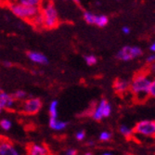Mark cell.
I'll return each mask as SVG.
<instances>
[{"mask_svg": "<svg viewBox=\"0 0 155 155\" xmlns=\"http://www.w3.org/2000/svg\"><path fill=\"white\" fill-rule=\"evenodd\" d=\"M27 57L32 62L41 65H48L49 61L46 55L37 51H29L27 53Z\"/></svg>", "mask_w": 155, "mask_h": 155, "instance_id": "11", "label": "cell"}, {"mask_svg": "<svg viewBox=\"0 0 155 155\" xmlns=\"http://www.w3.org/2000/svg\"><path fill=\"white\" fill-rule=\"evenodd\" d=\"M65 155H77V150L75 149H68L66 151H65Z\"/></svg>", "mask_w": 155, "mask_h": 155, "instance_id": "25", "label": "cell"}, {"mask_svg": "<svg viewBox=\"0 0 155 155\" xmlns=\"http://www.w3.org/2000/svg\"><path fill=\"white\" fill-rule=\"evenodd\" d=\"M83 155H94V154L91 153V152H86V153H84Z\"/></svg>", "mask_w": 155, "mask_h": 155, "instance_id": "33", "label": "cell"}, {"mask_svg": "<svg viewBox=\"0 0 155 155\" xmlns=\"http://www.w3.org/2000/svg\"><path fill=\"white\" fill-rule=\"evenodd\" d=\"M88 145H89V146H93V145H94V142L92 141V140H90V141L88 142Z\"/></svg>", "mask_w": 155, "mask_h": 155, "instance_id": "32", "label": "cell"}, {"mask_svg": "<svg viewBox=\"0 0 155 155\" xmlns=\"http://www.w3.org/2000/svg\"><path fill=\"white\" fill-rule=\"evenodd\" d=\"M101 155H114V154H111V153H110V152H105V153H103V154H101Z\"/></svg>", "mask_w": 155, "mask_h": 155, "instance_id": "34", "label": "cell"}, {"mask_svg": "<svg viewBox=\"0 0 155 155\" xmlns=\"http://www.w3.org/2000/svg\"><path fill=\"white\" fill-rule=\"evenodd\" d=\"M151 84V80L147 74H136L130 83V89L132 93L140 98L146 97L149 95V90Z\"/></svg>", "mask_w": 155, "mask_h": 155, "instance_id": "1", "label": "cell"}, {"mask_svg": "<svg viewBox=\"0 0 155 155\" xmlns=\"http://www.w3.org/2000/svg\"><path fill=\"white\" fill-rule=\"evenodd\" d=\"M84 137H86V132H84V130H79L76 132L75 138L78 140V141H83V140L84 139Z\"/></svg>", "mask_w": 155, "mask_h": 155, "instance_id": "23", "label": "cell"}, {"mask_svg": "<svg viewBox=\"0 0 155 155\" xmlns=\"http://www.w3.org/2000/svg\"><path fill=\"white\" fill-rule=\"evenodd\" d=\"M5 1H12V0H5Z\"/></svg>", "mask_w": 155, "mask_h": 155, "instance_id": "36", "label": "cell"}, {"mask_svg": "<svg viewBox=\"0 0 155 155\" xmlns=\"http://www.w3.org/2000/svg\"><path fill=\"white\" fill-rule=\"evenodd\" d=\"M0 127H1L5 131H8L12 127V122L9 119L4 118V119H2L1 121H0Z\"/></svg>", "mask_w": 155, "mask_h": 155, "instance_id": "19", "label": "cell"}, {"mask_svg": "<svg viewBox=\"0 0 155 155\" xmlns=\"http://www.w3.org/2000/svg\"><path fill=\"white\" fill-rule=\"evenodd\" d=\"M119 131H120V133H121L125 138H129V137H131L132 135H133V132H134L133 129H131V128L129 127V126L125 125V124H122V125L120 126Z\"/></svg>", "mask_w": 155, "mask_h": 155, "instance_id": "14", "label": "cell"}, {"mask_svg": "<svg viewBox=\"0 0 155 155\" xmlns=\"http://www.w3.org/2000/svg\"><path fill=\"white\" fill-rule=\"evenodd\" d=\"M155 61V54H152L150 56H149V57L147 58V62L149 63H152Z\"/></svg>", "mask_w": 155, "mask_h": 155, "instance_id": "26", "label": "cell"}, {"mask_svg": "<svg viewBox=\"0 0 155 155\" xmlns=\"http://www.w3.org/2000/svg\"><path fill=\"white\" fill-rule=\"evenodd\" d=\"M84 60L86 61V63L88 65V66H93L95 64H97V57H95L94 55H87V56H84Z\"/></svg>", "mask_w": 155, "mask_h": 155, "instance_id": "21", "label": "cell"}, {"mask_svg": "<svg viewBox=\"0 0 155 155\" xmlns=\"http://www.w3.org/2000/svg\"><path fill=\"white\" fill-rule=\"evenodd\" d=\"M2 110H3V109H2L1 107H0V114H1V111H2Z\"/></svg>", "mask_w": 155, "mask_h": 155, "instance_id": "35", "label": "cell"}, {"mask_svg": "<svg viewBox=\"0 0 155 155\" xmlns=\"http://www.w3.org/2000/svg\"><path fill=\"white\" fill-rule=\"evenodd\" d=\"M15 104V98L11 94H8L0 88V107L2 109H12Z\"/></svg>", "mask_w": 155, "mask_h": 155, "instance_id": "9", "label": "cell"}, {"mask_svg": "<svg viewBox=\"0 0 155 155\" xmlns=\"http://www.w3.org/2000/svg\"><path fill=\"white\" fill-rule=\"evenodd\" d=\"M27 155H49V150L44 145L32 144L27 150Z\"/></svg>", "mask_w": 155, "mask_h": 155, "instance_id": "12", "label": "cell"}, {"mask_svg": "<svg viewBox=\"0 0 155 155\" xmlns=\"http://www.w3.org/2000/svg\"><path fill=\"white\" fill-rule=\"evenodd\" d=\"M149 95L152 97H155V79L153 81H151L150 90H149Z\"/></svg>", "mask_w": 155, "mask_h": 155, "instance_id": "24", "label": "cell"}, {"mask_svg": "<svg viewBox=\"0 0 155 155\" xmlns=\"http://www.w3.org/2000/svg\"><path fill=\"white\" fill-rule=\"evenodd\" d=\"M114 87L117 93L123 94L130 88V83H129V81L125 80V79L118 78L114 81Z\"/></svg>", "mask_w": 155, "mask_h": 155, "instance_id": "13", "label": "cell"}, {"mask_svg": "<svg viewBox=\"0 0 155 155\" xmlns=\"http://www.w3.org/2000/svg\"><path fill=\"white\" fill-rule=\"evenodd\" d=\"M122 31H123V33H124V34H125V35L130 34V29H129V28H128L127 26L123 27V28H122Z\"/></svg>", "mask_w": 155, "mask_h": 155, "instance_id": "27", "label": "cell"}, {"mask_svg": "<svg viewBox=\"0 0 155 155\" xmlns=\"http://www.w3.org/2000/svg\"><path fill=\"white\" fill-rule=\"evenodd\" d=\"M9 9L14 15L22 20H32L40 12L39 7H26L18 2H11L9 4Z\"/></svg>", "mask_w": 155, "mask_h": 155, "instance_id": "3", "label": "cell"}, {"mask_svg": "<svg viewBox=\"0 0 155 155\" xmlns=\"http://www.w3.org/2000/svg\"><path fill=\"white\" fill-rule=\"evenodd\" d=\"M96 18L97 15L90 11H84V20L86 21L88 24H95L96 23Z\"/></svg>", "mask_w": 155, "mask_h": 155, "instance_id": "15", "label": "cell"}, {"mask_svg": "<svg viewBox=\"0 0 155 155\" xmlns=\"http://www.w3.org/2000/svg\"><path fill=\"white\" fill-rule=\"evenodd\" d=\"M65 1H68V0H65ZM70 1H73V2H74L76 4H79L80 3V0H70Z\"/></svg>", "mask_w": 155, "mask_h": 155, "instance_id": "31", "label": "cell"}, {"mask_svg": "<svg viewBox=\"0 0 155 155\" xmlns=\"http://www.w3.org/2000/svg\"><path fill=\"white\" fill-rule=\"evenodd\" d=\"M42 15L44 17V26L48 29H53L59 23L58 11L52 2H48L43 8Z\"/></svg>", "mask_w": 155, "mask_h": 155, "instance_id": "4", "label": "cell"}, {"mask_svg": "<svg viewBox=\"0 0 155 155\" xmlns=\"http://www.w3.org/2000/svg\"><path fill=\"white\" fill-rule=\"evenodd\" d=\"M12 97L15 98V101H23L27 97V93L23 90H17L12 94Z\"/></svg>", "mask_w": 155, "mask_h": 155, "instance_id": "20", "label": "cell"}, {"mask_svg": "<svg viewBox=\"0 0 155 155\" xmlns=\"http://www.w3.org/2000/svg\"><path fill=\"white\" fill-rule=\"evenodd\" d=\"M108 22H109V19L106 15H97L95 25L102 28L105 27L108 24Z\"/></svg>", "mask_w": 155, "mask_h": 155, "instance_id": "16", "label": "cell"}, {"mask_svg": "<svg viewBox=\"0 0 155 155\" xmlns=\"http://www.w3.org/2000/svg\"><path fill=\"white\" fill-rule=\"evenodd\" d=\"M58 106L59 101L57 100H53L48 108V114H49V120H48V125L52 130L55 131H62L65 128L68 127L69 122L61 121L59 119V111H58Z\"/></svg>", "mask_w": 155, "mask_h": 155, "instance_id": "2", "label": "cell"}, {"mask_svg": "<svg viewBox=\"0 0 155 155\" xmlns=\"http://www.w3.org/2000/svg\"><path fill=\"white\" fill-rule=\"evenodd\" d=\"M134 132L144 137H155V121L143 120V121L138 122L135 126Z\"/></svg>", "mask_w": 155, "mask_h": 155, "instance_id": "5", "label": "cell"}, {"mask_svg": "<svg viewBox=\"0 0 155 155\" xmlns=\"http://www.w3.org/2000/svg\"><path fill=\"white\" fill-rule=\"evenodd\" d=\"M142 55V50L138 47H129L126 46L122 48L116 54V58L120 61H131Z\"/></svg>", "mask_w": 155, "mask_h": 155, "instance_id": "6", "label": "cell"}, {"mask_svg": "<svg viewBox=\"0 0 155 155\" xmlns=\"http://www.w3.org/2000/svg\"><path fill=\"white\" fill-rule=\"evenodd\" d=\"M17 2L26 7H39L41 0H17Z\"/></svg>", "mask_w": 155, "mask_h": 155, "instance_id": "17", "label": "cell"}, {"mask_svg": "<svg viewBox=\"0 0 155 155\" xmlns=\"http://www.w3.org/2000/svg\"><path fill=\"white\" fill-rule=\"evenodd\" d=\"M150 51H153V52H155V42L152 44V45H150Z\"/></svg>", "mask_w": 155, "mask_h": 155, "instance_id": "30", "label": "cell"}, {"mask_svg": "<svg viewBox=\"0 0 155 155\" xmlns=\"http://www.w3.org/2000/svg\"><path fill=\"white\" fill-rule=\"evenodd\" d=\"M0 155H21L20 150L8 140L0 141Z\"/></svg>", "mask_w": 155, "mask_h": 155, "instance_id": "8", "label": "cell"}, {"mask_svg": "<svg viewBox=\"0 0 155 155\" xmlns=\"http://www.w3.org/2000/svg\"><path fill=\"white\" fill-rule=\"evenodd\" d=\"M125 155H129V154H125Z\"/></svg>", "mask_w": 155, "mask_h": 155, "instance_id": "37", "label": "cell"}, {"mask_svg": "<svg viewBox=\"0 0 155 155\" xmlns=\"http://www.w3.org/2000/svg\"><path fill=\"white\" fill-rule=\"evenodd\" d=\"M107 103H108V101L105 100V98H101V100L100 101V102L97 103V105H96V107L93 110L92 114H91V117L93 118V120L101 121L103 118H105L104 110H105Z\"/></svg>", "mask_w": 155, "mask_h": 155, "instance_id": "10", "label": "cell"}, {"mask_svg": "<svg viewBox=\"0 0 155 155\" xmlns=\"http://www.w3.org/2000/svg\"><path fill=\"white\" fill-rule=\"evenodd\" d=\"M31 21L36 27L44 26V17H43V15H42L41 12H39L37 15H35Z\"/></svg>", "mask_w": 155, "mask_h": 155, "instance_id": "18", "label": "cell"}, {"mask_svg": "<svg viewBox=\"0 0 155 155\" xmlns=\"http://www.w3.org/2000/svg\"><path fill=\"white\" fill-rule=\"evenodd\" d=\"M3 65H4L5 67H11V65H12V63H11L10 61H5L3 62Z\"/></svg>", "mask_w": 155, "mask_h": 155, "instance_id": "29", "label": "cell"}, {"mask_svg": "<svg viewBox=\"0 0 155 155\" xmlns=\"http://www.w3.org/2000/svg\"><path fill=\"white\" fill-rule=\"evenodd\" d=\"M149 69H150V71L152 74H155V61H154V62H152V63H150V65Z\"/></svg>", "mask_w": 155, "mask_h": 155, "instance_id": "28", "label": "cell"}, {"mask_svg": "<svg viewBox=\"0 0 155 155\" xmlns=\"http://www.w3.org/2000/svg\"><path fill=\"white\" fill-rule=\"evenodd\" d=\"M111 138V133L109 131H102L100 136H98V139L102 142H108L109 140H110Z\"/></svg>", "mask_w": 155, "mask_h": 155, "instance_id": "22", "label": "cell"}, {"mask_svg": "<svg viewBox=\"0 0 155 155\" xmlns=\"http://www.w3.org/2000/svg\"><path fill=\"white\" fill-rule=\"evenodd\" d=\"M42 101L39 97H29L21 105V111L28 115H35L42 108Z\"/></svg>", "mask_w": 155, "mask_h": 155, "instance_id": "7", "label": "cell"}]
</instances>
